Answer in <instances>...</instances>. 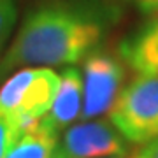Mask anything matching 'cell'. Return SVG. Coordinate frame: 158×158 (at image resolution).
Masks as SVG:
<instances>
[{"label": "cell", "mask_w": 158, "mask_h": 158, "mask_svg": "<svg viewBox=\"0 0 158 158\" xmlns=\"http://www.w3.org/2000/svg\"><path fill=\"white\" fill-rule=\"evenodd\" d=\"M83 109L81 121L107 114L125 83V62L97 48L83 60Z\"/></svg>", "instance_id": "cell-4"}, {"label": "cell", "mask_w": 158, "mask_h": 158, "mask_svg": "<svg viewBox=\"0 0 158 158\" xmlns=\"http://www.w3.org/2000/svg\"><path fill=\"white\" fill-rule=\"evenodd\" d=\"M21 137L19 130L12 125L11 119L0 114V158H6L11 151V148L16 144V141Z\"/></svg>", "instance_id": "cell-10"}, {"label": "cell", "mask_w": 158, "mask_h": 158, "mask_svg": "<svg viewBox=\"0 0 158 158\" xmlns=\"http://www.w3.org/2000/svg\"><path fill=\"white\" fill-rule=\"evenodd\" d=\"M58 134L40 121L25 132L6 158H56Z\"/></svg>", "instance_id": "cell-8"}, {"label": "cell", "mask_w": 158, "mask_h": 158, "mask_svg": "<svg viewBox=\"0 0 158 158\" xmlns=\"http://www.w3.org/2000/svg\"><path fill=\"white\" fill-rule=\"evenodd\" d=\"M60 74L49 67H25L0 88V114L25 134L40 123L56 95Z\"/></svg>", "instance_id": "cell-2"}, {"label": "cell", "mask_w": 158, "mask_h": 158, "mask_svg": "<svg viewBox=\"0 0 158 158\" xmlns=\"http://www.w3.org/2000/svg\"><path fill=\"white\" fill-rule=\"evenodd\" d=\"M107 158H128V156L125 155V156H107Z\"/></svg>", "instance_id": "cell-13"}, {"label": "cell", "mask_w": 158, "mask_h": 158, "mask_svg": "<svg viewBox=\"0 0 158 158\" xmlns=\"http://www.w3.org/2000/svg\"><path fill=\"white\" fill-rule=\"evenodd\" d=\"M83 109V76L76 67L63 69L60 74L56 95L49 111L40 121L55 132L67 128L81 116Z\"/></svg>", "instance_id": "cell-6"}, {"label": "cell", "mask_w": 158, "mask_h": 158, "mask_svg": "<svg viewBox=\"0 0 158 158\" xmlns=\"http://www.w3.org/2000/svg\"><path fill=\"white\" fill-rule=\"evenodd\" d=\"M132 158H158V139L142 144V148L135 151Z\"/></svg>", "instance_id": "cell-12"}, {"label": "cell", "mask_w": 158, "mask_h": 158, "mask_svg": "<svg viewBox=\"0 0 158 158\" xmlns=\"http://www.w3.org/2000/svg\"><path fill=\"white\" fill-rule=\"evenodd\" d=\"M130 6H134L139 12L148 16H156L158 14V0H125Z\"/></svg>", "instance_id": "cell-11"}, {"label": "cell", "mask_w": 158, "mask_h": 158, "mask_svg": "<svg viewBox=\"0 0 158 158\" xmlns=\"http://www.w3.org/2000/svg\"><path fill=\"white\" fill-rule=\"evenodd\" d=\"M111 23L113 14L98 0H42L27 12L0 58V81L16 69L83 62Z\"/></svg>", "instance_id": "cell-1"}, {"label": "cell", "mask_w": 158, "mask_h": 158, "mask_svg": "<svg viewBox=\"0 0 158 158\" xmlns=\"http://www.w3.org/2000/svg\"><path fill=\"white\" fill-rule=\"evenodd\" d=\"M119 55L137 74L158 76V14L121 42Z\"/></svg>", "instance_id": "cell-7"}, {"label": "cell", "mask_w": 158, "mask_h": 158, "mask_svg": "<svg viewBox=\"0 0 158 158\" xmlns=\"http://www.w3.org/2000/svg\"><path fill=\"white\" fill-rule=\"evenodd\" d=\"M109 121L132 144L158 139V76L137 74L119 91Z\"/></svg>", "instance_id": "cell-3"}, {"label": "cell", "mask_w": 158, "mask_h": 158, "mask_svg": "<svg viewBox=\"0 0 158 158\" xmlns=\"http://www.w3.org/2000/svg\"><path fill=\"white\" fill-rule=\"evenodd\" d=\"M128 142L111 121L86 119L70 125L56 146V158L125 156Z\"/></svg>", "instance_id": "cell-5"}, {"label": "cell", "mask_w": 158, "mask_h": 158, "mask_svg": "<svg viewBox=\"0 0 158 158\" xmlns=\"http://www.w3.org/2000/svg\"><path fill=\"white\" fill-rule=\"evenodd\" d=\"M18 21V2L16 0H0V58L4 48L9 42Z\"/></svg>", "instance_id": "cell-9"}]
</instances>
